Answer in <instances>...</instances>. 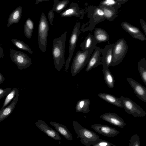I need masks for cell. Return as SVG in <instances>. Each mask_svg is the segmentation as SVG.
<instances>
[{"instance_id":"obj_1","label":"cell","mask_w":146,"mask_h":146,"mask_svg":"<svg viewBox=\"0 0 146 146\" xmlns=\"http://www.w3.org/2000/svg\"><path fill=\"white\" fill-rule=\"evenodd\" d=\"M66 31L59 37L54 38L52 53L56 69L60 71L65 64V46L67 34Z\"/></svg>"},{"instance_id":"obj_2","label":"cell","mask_w":146,"mask_h":146,"mask_svg":"<svg viewBox=\"0 0 146 146\" xmlns=\"http://www.w3.org/2000/svg\"><path fill=\"white\" fill-rule=\"evenodd\" d=\"M87 10L89 20L82 26L80 31L82 32L92 30L97 24L105 20L103 11L98 6L90 5Z\"/></svg>"},{"instance_id":"obj_3","label":"cell","mask_w":146,"mask_h":146,"mask_svg":"<svg viewBox=\"0 0 146 146\" xmlns=\"http://www.w3.org/2000/svg\"><path fill=\"white\" fill-rule=\"evenodd\" d=\"M74 130L80 139V141L86 146H90L95 144L101 140L95 133L82 126L75 121H72Z\"/></svg>"},{"instance_id":"obj_4","label":"cell","mask_w":146,"mask_h":146,"mask_svg":"<svg viewBox=\"0 0 146 146\" xmlns=\"http://www.w3.org/2000/svg\"><path fill=\"white\" fill-rule=\"evenodd\" d=\"M94 50L84 52L78 50L74 58L71 67V73L74 76L84 68L88 62L91 54Z\"/></svg>"},{"instance_id":"obj_5","label":"cell","mask_w":146,"mask_h":146,"mask_svg":"<svg viewBox=\"0 0 146 146\" xmlns=\"http://www.w3.org/2000/svg\"><path fill=\"white\" fill-rule=\"evenodd\" d=\"M49 25L46 16L43 12L41 14L38 29V44L40 49L43 52L46 50Z\"/></svg>"},{"instance_id":"obj_6","label":"cell","mask_w":146,"mask_h":146,"mask_svg":"<svg viewBox=\"0 0 146 146\" xmlns=\"http://www.w3.org/2000/svg\"><path fill=\"white\" fill-rule=\"evenodd\" d=\"M114 44L112 61L111 65L113 66L117 65L123 60L128 49V46L125 38L119 39Z\"/></svg>"},{"instance_id":"obj_7","label":"cell","mask_w":146,"mask_h":146,"mask_svg":"<svg viewBox=\"0 0 146 146\" xmlns=\"http://www.w3.org/2000/svg\"><path fill=\"white\" fill-rule=\"evenodd\" d=\"M10 56L20 70L27 68L32 64L31 59L23 52L10 49Z\"/></svg>"},{"instance_id":"obj_8","label":"cell","mask_w":146,"mask_h":146,"mask_svg":"<svg viewBox=\"0 0 146 146\" xmlns=\"http://www.w3.org/2000/svg\"><path fill=\"white\" fill-rule=\"evenodd\" d=\"M120 98L122 106L127 113L133 115L134 117L146 115V113L143 109L131 99L122 96Z\"/></svg>"},{"instance_id":"obj_9","label":"cell","mask_w":146,"mask_h":146,"mask_svg":"<svg viewBox=\"0 0 146 146\" xmlns=\"http://www.w3.org/2000/svg\"><path fill=\"white\" fill-rule=\"evenodd\" d=\"M80 24L77 22L75 24L70 37L69 48V55L65 64V71L67 72L76 45L78 37L80 34Z\"/></svg>"},{"instance_id":"obj_10","label":"cell","mask_w":146,"mask_h":146,"mask_svg":"<svg viewBox=\"0 0 146 146\" xmlns=\"http://www.w3.org/2000/svg\"><path fill=\"white\" fill-rule=\"evenodd\" d=\"M85 13L84 10H80L77 3L72 2L69 7L61 13L60 16L63 17L75 16L82 19Z\"/></svg>"},{"instance_id":"obj_11","label":"cell","mask_w":146,"mask_h":146,"mask_svg":"<svg viewBox=\"0 0 146 146\" xmlns=\"http://www.w3.org/2000/svg\"><path fill=\"white\" fill-rule=\"evenodd\" d=\"M126 80L136 96L141 101L146 103V87L131 78L127 77Z\"/></svg>"},{"instance_id":"obj_12","label":"cell","mask_w":146,"mask_h":146,"mask_svg":"<svg viewBox=\"0 0 146 146\" xmlns=\"http://www.w3.org/2000/svg\"><path fill=\"white\" fill-rule=\"evenodd\" d=\"M100 117L113 125L123 128L126 125L123 119L119 116L113 113H106L103 114Z\"/></svg>"},{"instance_id":"obj_13","label":"cell","mask_w":146,"mask_h":146,"mask_svg":"<svg viewBox=\"0 0 146 146\" xmlns=\"http://www.w3.org/2000/svg\"><path fill=\"white\" fill-rule=\"evenodd\" d=\"M121 26L133 38L142 41L146 40L145 36L137 27L125 21L122 22L121 24Z\"/></svg>"},{"instance_id":"obj_14","label":"cell","mask_w":146,"mask_h":146,"mask_svg":"<svg viewBox=\"0 0 146 146\" xmlns=\"http://www.w3.org/2000/svg\"><path fill=\"white\" fill-rule=\"evenodd\" d=\"M91 127L97 132L106 137H114L119 133L115 128L104 124L92 125Z\"/></svg>"},{"instance_id":"obj_15","label":"cell","mask_w":146,"mask_h":146,"mask_svg":"<svg viewBox=\"0 0 146 146\" xmlns=\"http://www.w3.org/2000/svg\"><path fill=\"white\" fill-rule=\"evenodd\" d=\"M114 44L108 45L102 50L101 63L103 68H108L111 66L113 59V50Z\"/></svg>"},{"instance_id":"obj_16","label":"cell","mask_w":146,"mask_h":146,"mask_svg":"<svg viewBox=\"0 0 146 146\" xmlns=\"http://www.w3.org/2000/svg\"><path fill=\"white\" fill-rule=\"evenodd\" d=\"M102 51L101 48L97 46L94 50L88 62L85 70L86 72H88L92 68H96L99 65L102 64L100 62Z\"/></svg>"},{"instance_id":"obj_17","label":"cell","mask_w":146,"mask_h":146,"mask_svg":"<svg viewBox=\"0 0 146 146\" xmlns=\"http://www.w3.org/2000/svg\"><path fill=\"white\" fill-rule=\"evenodd\" d=\"M35 124L38 128L48 136L56 140L61 139L58 133L49 127L44 121L38 120Z\"/></svg>"},{"instance_id":"obj_18","label":"cell","mask_w":146,"mask_h":146,"mask_svg":"<svg viewBox=\"0 0 146 146\" xmlns=\"http://www.w3.org/2000/svg\"><path fill=\"white\" fill-rule=\"evenodd\" d=\"M19 96V94H17L9 106L0 110V122L5 120L12 112L18 102Z\"/></svg>"},{"instance_id":"obj_19","label":"cell","mask_w":146,"mask_h":146,"mask_svg":"<svg viewBox=\"0 0 146 146\" xmlns=\"http://www.w3.org/2000/svg\"><path fill=\"white\" fill-rule=\"evenodd\" d=\"M97 43L93 36L89 34L85 38L84 41L81 43L80 46L83 52L90 50H94L96 47Z\"/></svg>"},{"instance_id":"obj_20","label":"cell","mask_w":146,"mask_h":146,"mask_svg":"<svg viewBox=\"0 0 146 146\" xmlns=\"http://www.w3.org/2000/svg\"><path fill=\"white\" fill-rule=\"evenodd\" d=\"M50 123L66 139L71 141L73 140L71 133L65 125L54 121H50Z\"/></svg>"},{"instance_id":"obj_21","label":"cell","mask_w":146,"mask_h":146,"mask_svg":"<svg viewBox=\"0 0 146 146\" xmlns=\"http://www.w3.org/2000/svg\"><path fill=\"white\" fill-rule=\"evenodd\" d=\"M22 10V7L19 6L11 13L7 20V27H9L13 24L18 23L21 18Z\"/></svg>"},{"instance_id":"obj_22","label":"cell","mask_w":146,"mask_h":146,"mask_svg":"<svg viewBox=\"0 0 146 146\" xmlns=\"http://www.w3.org/2000/svg\"><path fill=\"white\" fill-rule=\"evenodd\" d=\"M93 37L97 43L108 41L109 39V36L107 32L104 29L100 28L95 29Z\"/></svg>"},{"instance_id":"obj_23","label":"cell","mask_w":146,"mask_h":146,"mask_svg":"<svg viewBox=\"0 0 146 146\" xmlns=\"http://www.w3.org/2000/svg\"><path fill=\"white\" fill-rule=\"evenodd\" d=\"M98 96L101 99L107 102L118 107L123 108L120 98L107 93H99L98 94Z\"/></svg>"},{"instance_id":"obj_24","label":"cell","mask_w":146,"mask_h":146,"mask_svg":"<svg viewBox=\"0 0 146 146\" xmlns=\"http://www.w3.org/2000/svg\"><path fill=\"white\" fill-rule=\"evenodd\" d=\"M98 7L103 11L105 20L112 21L117 17L118 9L113 7L103 5Z\"/></svg>"},{"instance_id":"obj_25","label":"cell","mask_w":146,"mask_h":146,"mask_svg":"<svg viewBox=\"0 0 146 146\" xmlns=\"http://www.w3.org/2000/svg\"><path fill=\"white\" fill-rule=\"evenodd\" d=\"M90 101L89 99L80 100L77 102L76 107V111L77 112L87 113L90 110L89 109Z\"/></svg>"},{"instance_id":"obj_26","label":"cell","mask_w":146,"mask_h":146,"mask_svg":"<svg viewBox=\"0 0 146 146\" xmlns=\"http://www.w3.org/2000/svg\"><path fill=\"white\" fill-rule=\"evenodd\" d=\"M102 72L105 82L110 88H113L115 86L114 78L108 68H103Z\"/></svg>"},{"instance_id":"obj_27","label":"cell","mask_w":146,"mask_h":146,"mask_svg":"<svg viewBox=\"0 0 146 146\" xmlns=\"http://www.w3.org/2000/svg\"><path fill=\"white\" fill-rule=\"evenodd\" d=\"M128 0H106L101 1L98 6H104L113 7L118 10L121 5L125 3Z\"/></svg>"},{"instance_id":"obj_28","label":"cell","mask_w":146,"mask_h":146,"mask_svg":"<svg viewBox=\"0 0 146 146\" xmlns=\"http://www.w3.org/2000/svg\"><path fill=\"white\" fill-rule=\"evenodd\" d=\"M34 28L33 21L30 18H28L26 21L24 28V32L25 36L28 39L31 37Z\"/></svg>"},{"instance_id":"obj_29","label":"cell","mask_w":146,"mask_h":146,"mask_svg":"<svg viewBox=\"0 0 146 146\" xmlns=\"http://www.w3.org/2000/svg\"><path fill=\"white\" fill-rule=\"evenodd\" d=\"M138 69L142 81L146 85V60L145 58H142L138 62Z\"/></svg>"},{"instance_id":"obj_30","label":"cell","mask_w":146,"mask_h":146,"mask_svg":"<svg viewBox=\"0 0 146 146\" xmlns=\"http://www.w3.org/2000/svg\"><path fill=\"white\" fill-rule=\"evenodd\" d=\"M54 3L52 10L58 13H60L67 6L70 1L69 0H53Z\"/></svg>"},{"instance_id":"obj_31","label":"cell","mask_w":146,"mask_h":146,"mask_svg":"<svg viewBox=\"0 0 146 146\" xmlns=\"http://www.w3.org/2000/svg\"><path fill=\"white\" fill-rule=\"evenodd\" d=\"M11 41L18 49L26 51L30 54H33V52L30 48L23 41L16 39H13Z\"/></svg>"},{"instance_id":"obj_32","label":"cell","mask_w":146,"mask_h":146,"mask_svg":"<svg viewBox=\"0 0 146 146\" xmlns=\"http://www.w3.org/2000/svg\"><path fill=\"white\" fill-rule=\"evenodd\" d=\"M19 90L16 88H13L7 96L3 104L2 108L0 110H1L7 106L12 99L17 94H19Z\"/></svg>"},{"instance_id":"obj_33","label":"cell","mask_w":146,"mask_h":146,"mask_svg":"<svg viewBox=\"0 0 146 146\" xmlns=\"http://www.w3.org/2000/svg\"><path fill=\"white\" fill-rule=\"evenodd\" d=\"M129 146H140L139 136L135 134L133 135L129 140Z\"/></svg>"},{"instance_id":"obj_34","label":"cell","mask_w":146,"mask_h":146,"mask_svg":"<svg viewBox=\"0 0 146 146\" xmlns=\"http://www.w3.org/2000/svg\"><path fill=\"white\" fill-rule=\"evenodd\" d=\"M116 146L113 143L108 141L103 140L101 139L100 141L97 143L93 144L92 146Z\"/></svg>"},{"instance_id":"obj_35","label":"cell","mask_w":146,"mask_h":146,"mask_svg":"<svg viewBox=\"0 0 146 146\" xmlns=\"http://www.w3.org/2000/svg\"><path fill=\"white\" fill-rule=\"evenodd\" d=\"M12 88H8L5 89L0 88V99L7 96L11 91Z\"/></svg>"},{"instance_id":"obj_36","label":"cell","mask_w":146,"mask_h":146,"mask_svg":"<svg viewBox=\"0 0 146 146\" xmlns=\"http://www.w3.org/2000/svg\"><path fill=\"white\" fill-rule=\"evenodd\" d=\"M54 15L53 11L52 9L50 10L48 13V18L50 24L52 26L53 25L52 24V23L54 18Z\"/></svg>"},{"instance_id":"obj_37","label":"cell","mask_w":146,"mask_h":146,"mask_svg":"<svg viewBox=\"0 0 146 146\" xmlns=\"http://www.w3.org/2000/svg\"><path fill=\"white\" fill-rule=\"evenodd\" d=\"M139 21L144 33L146 35V23L143 19H140Z\"/></svg>"},{"instance_id":"obj_38","label":"cell","mask_w":146,"mask_h":146,"mask_svg":"<svg viewBox=\"0 0 146 146\" xmlns=\"http://www.w3.org/2000/svg\"><path fill=\"white\" fill-rule=\"evenodd\" d=\"M5 78L4 76L0 72V84L3 83L5 80Z\"/></svg>"},{"instance_id":"obj_39","label":"cell","mask_w":146,"mask_h":146,"mask_svg":"<svg viewBox=\"0 0 146 146\" xmlns=\"http://www.w3.org/2000/svg\"><path fill=\"white\" fill-rule=\"evenodd\" d=\"M3 49L0 45V58L3 57Z\"/></svg>"},{"instance_id":"obj_40","label":"cell","mask_w":146,"mask_h":146,"mask_svg":"<svg viewBox=\"0 0 146 146\" xmlns=\"http://www.w3.org/2000/svg\"><path fill=\"white\" fill-rule=\"evenodd\" d=\"M50 0H36V1L35 4H37L40 2L44 1H48Z\"/></svg>"}]
</instances>
